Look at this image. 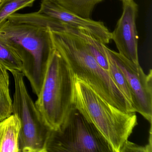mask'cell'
I'll list each match as a JSON object with an SVG mask.
<instances>
[{"instance_id":"cell-1","label":"cell","mask_w":152,"mask_h":152,"mask_svg":"<svg viewBox=\"0 0 152 152\" xmlns=\"http://www.w3.org/2000/svg\"><path fill=\"white\" fill-rule=\"evenodd\" d=\"M49 34L55 48L75 77L83 81L108 104L126 113H136L131 103L116 86L109 73L91 54L85 42L73 34L53 31Z\"/></svg>"},{"instance_id":"cell-2","label":"cell","mask_w":152,"mask_h":152,"mask_svg":"<svg viewBox=\"0 0 152 152\" xmlns=\"http://www.w3.org/2000/svg\"><path fill=\"white\" fill-rule=\"evenodd\" d=\"M75 107L96 127L113 152H122L137 125L136 113H126L108 104L87 83L75 76Z\"/></svg>"},{"instance_id":"cell-3","label":"cell","mask_w":152,"mask_h":152,"mask_svg":"<svg viewBox=\"0 0 152 152\" xmlns=\"http://www.w3.org/2000/svg\"><path fill=\"white\" fill-rule=\"evenodd\" d=\"M37 96L35 105L51 129H57L75 107L74 75L54 47Z\"/></svg>"},{"instance_id":"cell-4","label":"cell","mask_w":152,"mask_h":152,"mask_svg":"<svg viewBox=\"0 0 152 152\" xmlns=\"http://www.w3.org/2000/svg\"><path fill=\"white\" fill-rule=\"evenodd\" d=\"M0 36L14 42L25 52L26 61L23 73L38 96L54 48L48 28L7 20L0 25Z\"/></svg>"},{"instance_id":"cell-5","label":"cell","mask_w":152,"mask_h":152,"mask_svg":"<svg viewBox=\"0 0 152 152\" xmlns=\"http://www.w3.org/2000/svg\"><path fill=\"white\" fill-rule=\"evenodd\" d=\"M45 152H113L96 127L75 107L61 125L50 129Z\"/></svg>"},{"instance_id":"cell-6","label":"cell","mask_w":152,"mask_h":152,"mask_svg":"<svg viewBox=\"0 0 152 152\" xmlns=\"http://www.w3.org/2000/svg\"><path fill=\"white\" fill-rule=\"evenodd\" d=\"M11 73L15 83L12 113L17 115L21 122L19 152H45L46 141L51 129L45 123L28 93L23 73Z\"/></svg>"},{"instance_id":"cell-7","label":"cell","mask_w":152,"mask_h":152,"mask_svg":"<svg viewBox=\"0 0 152 152\" xmlns=\"http://www.w3.org/2000/svg\"><path fill=\"white\" fill-rule=\"evenodd\" d=\"M106 49L127 81L131 94L132 104L135 112L152 124V70L145 74L140 64L130 61L107 46Z\"/></svg>"},{"instance_id":"cell-8","label":"cell","mask_w":152,"mask_h":152,"mask_svg":"<svg viewBox=\"0 0 152 152\" xmlns=\"http://www.w3.org/2000/svg\"><path fill=\"white\" fill-rule=\"evenodd\" d=\"M123 11L112 33L118 53L130 61L139 64L138 54V35L136 25L138 6L134 0L122 1Z\"/></svg>"},{"instance_id":"cell-9","label":"cell","mask_w":152,"mask_h":152,"mask_svg":"<svg viewBox=\"0 0 152 152\" xmlns=\"http://www.w3.org/2000/svg\"><path fill=\"white\" fill-rule=\"evenodd\" d=\"M38 11L70 26L83 29L105 45L112 40V33L103 22L81 17L66 9L55 0H42Z\"/></svg>"},{"instance_id":"cell-10","label":"cell","mask_w":152,"mask_h":152,"mask_svg":"<svg viewBox=\"0 0 152 152\" xmlns=\"http://www.w3.org/2000/svg\"><path fill=\"white\" fill-rule=\"evenodd\" d=\"M26 57L23 50L16 43L0 36V63L10 72H23Z\"/></svg>"},{"instance_id":"cell-11","label":"cell","mask_w":152,"mask_h":152,"mask_svg":"<svg viewBox=\"0 0 152 152\" xmlns=\"http://www.w3.org/2000/svg\"><path fill=\"white\" fill-rule=\"evenodd\" d=\"M21 122L15 114L0 121V152H19Z\"/></svg>"},{"instance_id":"cell-12","label":"cell","mask_w":152,"mask_h":152,"mask_svg":"<svg viewBox=\"0 0 152 152\" xmlns=\"http://www.w3.org/2000/svg\"><path fill=\"white\" fill-rule=\"evenodd\" d=\"M7 68L0 63V121L13 113V101L9 90V75Z\"/></svg>"},{"instance_id":"cell-13","label":"cell","mask_w":152,"mask_h":152,"mask_svg":"<svg viewBox=\"0 0 152 152\" xmlns=\"http://www.w3.org/2000/svg\"><path fill=\"white\" fill-rule=\"evenodd\" d=\"M66 9L85 18L91 16L97 5L103 0H55Z\"/></svg>"},{"instance_id":"cell-14","label":"cell","mask_w":152,"mask_h":152,"mask_svg":"<svg viewBox=\"0 0 152 152\" xmlns=\"http://www.w3.org/2000/svg\"><path fill=\"white\" fill-rule=\"evenodd\" d=\"M104 48L108 60V73L116 86L132 104L131 94L127 81L119 67L107 52L105 44H104Z\"/></svg>"},{"instance_id":"cell-15","label":"cell","mask_w":152,"mask_h":152,"mask_svg":"<svg viewBox=\"0 0 152 152\" xmlns=\"http://www.w3.org/2000/svg\"><path fill=\"white\" fill-rule=\"evenodd\" d=\"M37 0H1L0 1V25L19 10L33 6Z\"/></svg>"},{"instance_id":"cell-16","label":"cell","mask_w":152,"mask_h":152,"mask_svg":"<svg viewBox=\"0 0 152 152\" xmlns=\"http://www.w3.org/2000/svg\"><path fill=\"white\" fill-rule=\"evenodd\" d=\"M149 143L145 146H139L128 140L124 146L122 152H152V128L150 126Z\"/></svg>"},{"instance_id":"cell-17","label":"cell","mask_w":152,"mask_h":152,"mask_svg":"<svg viewBox=\"0 0 152 152\" xmlns=\"http://www.w3.org/2000/svg\"><path fill=\"white\" fill-rule=\"evenodd\" d=\"M120 1H125V0H120Z\"/></svg>"},{"instance_id":"cell-18","label":"cell","mask_w":152,"mask_h":152,"mask_svg":"<svg viewBox=\"0 0 152 152\" xmlns=\"http://www.w3.org/2000/svg\"><path fill=\"white\" fill-rule=\"evenodd\" d=\"M1 1V0H0V1Z\"/></svg>"}]
</instances>
